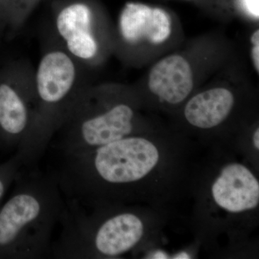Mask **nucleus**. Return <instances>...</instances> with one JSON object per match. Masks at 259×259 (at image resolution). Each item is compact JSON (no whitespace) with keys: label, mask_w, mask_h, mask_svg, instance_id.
<instances>
[{"label":"nucleus","mask_w":259,"mask_h":259,"mask_svg":"<svg viewBox=\"0 0 259 259\" xmlns=\"http://www.w3.org/2000/svg\"><path fill=\"white\" fill-rule=\"evenodd\" d=\"M136 113L124 102L102 108L83 97L77 99L49 146L61 157L78 156L136 135Z\"/></svg>","instance_id":"20e7f679"},{"label":"nucleus","mask_w":259,"mask_h":259,"mask_svg":"<svg viewBox=\"0 0 259 259\" xmlns=\"http://www.w3.org/2000/svg\"><path fill=\"white\" fill-rule=\"evenodd\" d=\"M21 160L15 154L8 161L0 163V207L10 186L14 183L15 178L23 167Z\"/></svg>","instance_id":"9b49d317"},{"label":"nucleus","mask_w":259,"mask_h":259,"mask_svg":"<svg viewBox=\"0 0 259 259\" xmlns=\"http://www.w3.org/2000/svg\"><path fill=\"white\" fill-rule=\"evenodd\" d=\"M14 184L0 207V259L51 256L53 232L66 206L55 177L23 166Z\"/></svg>","instance_id":"f03ea898"},{"label":"nucleus","mask_w":259,"mask_h":259,"mask_svg":"<svg viewBox=\"0 0 259 259\" xmlns=\"http://www.w3.org/2000/svg\"><path fill=\"white\" fill-rule=\"evenodd\" d=\"M252 147L255 153H258L259 151V128L256 127L251 139Z\"/></svg>","instance_id":"4468645a"},{"label":"nucleus","mask_w":259,"mask_h":259,"mask_svg":"<svg viewBox=\"0 0 259 259\" xmlns=\"http://www.w3.org/2000/svg\"><path fill=\"white\" fill-rule=\"evenodd\" d=\"M190 255L188 253L185 251H181L180 253H177L172 257V258L176 259H185V258H191Z\"/></svg>","instance_id":"dca6fc26"},{"label":"nucleus","mask_w":259,"mask_h":259,"mask_svg":"<svg viewBox=\"0 0 259 259\" xmlns=\"http://www.w3.org/2000/svg\"><path fill=\"white\" fill-rule=\"evenodd\" d=\"M241 8L245 13L254 18L259 17V0H239Z\"/></svg>","instance_id":"f8f14e48"},{"label":"nucleus","mask_w":259,"mask_h":259,"mask_svg":"<svg viewBox=\"0 0 259 259\" xmlns=\"http://www.w3.org/2000/svg\"><path fill=\"white\" fill-rule=\"evenodd\" d=\"M235 105L233 93L225 88H214L197 94L185 108L187 122L194 127L209 130L221 125Z\"/></svg>","instance_id":"9d476101"},{"label":"nucleus","mask_w":259,"mask_h":259,"mask_svg":"<svg viewBox=\"0 0 259 259\" xmlns=\"http://www.w3.org/2000/svg\"><path fill=\"white\" fill-rule=\"evenodd\" d=\"M211 203L228 215H244L258 208L259 182L253 171L238 161L219 167L209 185Z\"/></svg>","instance_id":"423d86ee"},{"label":"nucleus","mask_w":259,"mask_h":259,"mask_svg":"<svg viewBox=\"0 0 259 259\" xmlns=\"http://www.w3.org/2000/svg\"><path fill=\"white\" fill-rule=\"evenodd\" d=\"M164 147L133 135L83 154L62 157L51 173L65 199L83 206L125 204L137 198L146 182L159 171Z\"/></svg>","instance_id":"f257e3e1"},{"label":"nucleus","mask_w":259,"mask_h":259,"mask_svg":"<svg viewBox=\"0 0 259 259\" xmlns=\"http://www.w3.org/2000/svg\"><path fill=\"white\" fill-rule=\"evenodd\" d=\"M120 28L122 37L131 44L147 40L160 44L170 36L171 30L169 16L164 10L134 3L124 7Z\"/></svg>","instance_id":"0eeeda50"},{"label":"nucleus","mask_w":259,"mask_h":259,"mask_svg":"<svg viewBox=\"0 0 259 259\" xmlns=\"http://www.w3.org/2000/svg\"><path fill=\"white\" fill-rule=\"evenodd\" d=\"M15 80L8 70L0 74V146L15 148L24 167L35 166L42 157L36 118Z\"/></svg>","instance_id":"39448f33"},{"label":"nucleus","mask_w":259,"mask_h":259,"mask_svg":"<svg viewBox=\"0 0 259 259\" xmlns=\"http://www.w3.org/2000/svg\"><path fill=\"white\" fill-rule=\"evenodd\" d=\"M65 202L60 234L52 243L51 258H120L137 250L146 239V217L134 207Z\"/></svg>","instance_id":"7ed1b4c3"},{"label":"nucleus","mask_w":259,"mask_h":259,"mask_svg":"<svg viewBox=\"0 0 259 259\" xmlns=\"http://www.w3.org/2000/svg\"><path fill=\"white\" fill-rule=\"evenodd\" d=\"M251 41L253 44V48L252 49V58L254 63L255 68L257 72L259 71V31L255 30L251 37Z\"/></svg>","instance_id":"ddd939ff"},{"label":"nucleus","mask_w":259,"mask_h":259,"mask_svg":"<svg viewBox=\"0 0 259 259\" xmlns=\"http://www.w3.org/2000/svg\"><path fill=\"white\" fill-rule=\"evenodd\" d=\"M56 28L73 56L89 60L97 52L92 32L93 13L88 5L74 3L64 8L56 19Z\"/></svg>","instance_id":"1a4fd4ad"},{"label":"nucleus","mask_w":259,"mask_h":259,"mask_svg":"<svg viewBox=\"0 0 259 259\" xmlns=\"http://www.w3.org/2000/svg\"><path fill=\"white\" fill-rule=\"evenodd\" d=\"M148 87L160 101L170 105L181 103L193 89L190 64L179 55L164 58L151 69Z\"/></svg>","instance_id":"6e6552de"},{"label":"nucleus","mask_w":259,"mask_h":259,"mask_svg":"<svg viewBox=\"0 0 259 259\" xmlns=\"http://www.w3.org/2000/svg\"><path fill=\"white\" fill-rule=\"evenodd\" d=\"M149 258H169V255L167 254L166 252L163 250H156L150 255Z\"/></svg>","instance_id":"2eb2a0df"}]
</instances>
